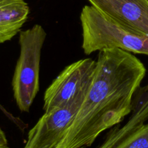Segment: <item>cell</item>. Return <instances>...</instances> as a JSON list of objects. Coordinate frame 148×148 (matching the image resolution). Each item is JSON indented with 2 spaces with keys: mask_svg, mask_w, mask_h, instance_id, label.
I'll return each instance as SVG.
<instances>
[{
  "mask_svg": "<svg viewBox=\"0 0 148 148\" xmlns=\"http://www.w3.org/2000/svg\"><path fill=\"white\" fill-rule=\"evenodd\" d=\"M0 110H1V111H2V112L4 113V114H5V115L7 116L8 117V118L10 119V120H12V121L13 122L15 123V124H17V125H19V123L21 122V121H20V120H17V118H15V117H14V116L12 115V114H10V113L9 112V111H7V110H6L5 108H4V107H3L1 105V104H0Z\"/></svg>",
  "mask_w": 148,
  "mask_h": 148,
  "instance_id": "30bf717a",
  "label": "cell"
},
{
  "mask_svg": "<svg viewBox=\"0 0 148 148\" xmlns=\"http://www.w3.org/2000/svg\"><path fill=\"white\" fill-rule=\"evenodd\" d=\"M0 148H9L8 145H0Z\"/></svg>",
  "mask_w": 148,
  "mask_h": 148,
  "instance_id": "7c38bea8",
  "label": "cell"
},
{
  "mask_svg": "<svg viewBox=\"0 0 148 148\" xmlns=\"http://www.w3.org/2000/svg\"><path fill=\"white\" fill-rule=\"evenodd\" d=\"M29 13L30 8L25 0H0V44L20 33Z\"/></svg>",
  "mask_w": 148,
  "mask_h": 148,
  "instance_id": "52a82bcc",
  "label": "cell"
},
{
  "mask_svg": "<svg viewBox=\"0 0 148 148\" xmlns=\"http://www.w3.org/2000/svg\"><path fill=\"white\" fill-rule=\"evenodd\" d=\"M113 148H148V122L134 130Z\"/></svg>",
  "mask_w": 148,
  "mask_h": 148,
  "instance_id": "ba28073f",
  "label": "cell"
},
{
  "mask_svg": "<svg viewBox=\"0 0 148 148\" xmlns=\"http://www.w3.org/2000/svg\"><path fill=\"white\" fill-rule=\"evenodd\" d=\"M88 90L64 106L44 113L29 131L23 148H56L72 125Z\"/></svg>",
  "mask_w": 148,
  "mask_h": 148,
  "instance_id": "5b68a950",
  "label": "cell"
},
{
  "mask_svg": "<svg viewBox=\"0 0 148 148\" xmlns=\"http://www.w3.org/2000/svg\"><path fill=\"white\" fill-rule=\"evenodd\" d=\"M145 74L143 62L130 52L100 51L85 99L56 148L90 147L101 133L121 123L131 113L134 96Z\"/></svg>",
  "mask_w": 148,
  "mask_h": 148,
  "instance_id": "6da1fadb",
  "label": "cell"
},
{
  "mask_svg": "<svg viewBox=\"0 0 148 148\" xmlns=\"http://www.w3.org/2000/svg\"><path fill=\"white\" fill-rule=\"evenodd\" d=\"M0 145H8V140H7V136L1 128H0Z\"/></svg>",
  "mask_w": 148,
  "mask_h": 148,
  "instance_id": "8fae6325",
  "label": "cell"
},
{
  "mask_svg": "<svg viewBox=\"0 0 148 148\" xmlns=\"http://www.w3.org/2000/svg\"><path fill=\"white\" fill-rule=\"evenodd\" d=\"M147 85H148V84H147Z\"/></svg>",
  "mask_w": 148,
  "mask_h": 148,
  "instance_id": "4fadbf2b",
  "label": "cell"
},
{
  "mask_svg": "<svg viewBox=\"0 0 148 148\" xmlns=\"http://www.w3.org/2000/svg\"><path fill=\"white\" fill-rule=\"evenodd\" d=\"M96 61L87 58L66 66L52 81L43 95L44 113L64 106L89 89Z\"/></svg>",
  "mask_w": 148,
  "mask_h": 148,
  "instance_id": "277c9868",
  "label": "cell"
},
{
  "mask_svg": "<svg viewBox=\"0 0 148 148\" xmlns=\"http://www.w3.org/2000/svg\"><path fill=\"white\" fill-rule=\"evenodd\" d=\"M121 140V137L118 133L110 130L107 134L104 141L97 148H113Z\"/></svg>",
  "mask_w": 148,
  "mask_h": 148,
  "instance_id": "9c48e42d",
  "label": "cell"
},
{
  "mask_svg": "<svg viewBox=\"0 0 148 148\" xmlns=\"http://www.w3.org/2000/svg\"><path fill=\"white\" fill-rule=\"evenodd\" d=\"M90 5L125 27L148 36V0H88Z\"/></svg>",
  "mask_w": 148,
  "mask_h": 148,
  "instance_id": "8992f818",
  "label": "cell"
},
{
  "mask_svg": "<svg viewBox=\"0 0 148 148\" xmlns=\"http://www.w3.org/2000/svg\"><path fill=\"white\" fill-rule=\"evenodd\" d=\"M42 25L36 24L19 35L20 56L12 80L13 96L19 110L27 113L40 88L41 52L46 38Z\"/></svg>",
  "mask_w": 148,
  "mask_h": 148,
  "instance_id": "3957f363",
  "label": "cell"
},
{
  "mask_svg": "<svg viewBox=\"0 0 148 148\" xmlns=\"http://www.w3.org/2000/svg\"><path fill=\"white\" fill-rule=\"evenodd\" d=\"M82 49L86 55L106 49H119L132 53L148 55V36L134 31L92 5L80 13Z\"/></svg>",
  "mask_w": 148,
  "mask_h": 148,
  "instance_id": "7a4b0ae2",
  "label": "cell"
}]
</instances>
